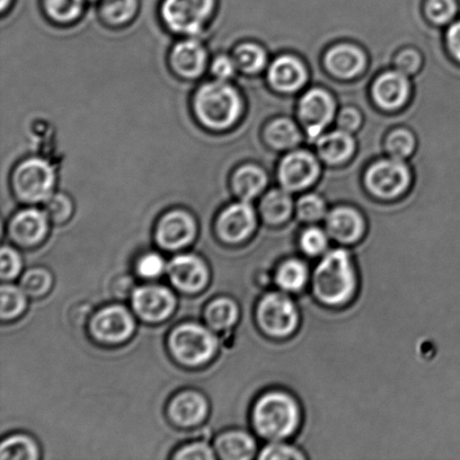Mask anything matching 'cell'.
<instances>
[{
	"mask_svg": "<svg viewBox=\"0 0 460 460\" xmlns=\"http://www.w3.org/2000/svg\"><path fill=\"white\" fill-rule=\"evenodd\" d=\"M191 111L200 128L211 133L226 132L241 119L243 98L230 81L209 80L193 93Z\"/></svg>",
	"mask_w": 460,
	"mask_h": 460,
	"instance_id": "cell-1",
	"label": "cell"
},
{
	"mask_svg": "<svg viewBox=\"0 0 460 460\" xmlns=\"http://www.w3.org/2000/svg\"><path fill=\"white\" fill-rule=\"evenodd\" d=\"M358 279L349 252L337 248L327 252L315 268L313 290L315 299L327 306H341L353 299Z\"/></svg>",
	"mask_w": 460,
	"mask_h": 460,
	"instance_id": "cell-2",
	"label": "cell"
},
{
	"mask_svg": "<svg viewBox=\"0 0 460 460\" xmlns=\"http://www.w3.org/2000/svg\"><path fill=\"white\" fill-rule=\"evenodd\" d=\"M252 426L261 438L286 440L295 435L301 421V409L295 396L282 390L266 392L252 411Z\"/></svg>",
	"mask_w": 460,
	"mask_h": 460,
	"instance_id": "cell-3",
	"label": "cell"
},
{
	"mask_svg": "<svg viewBox=\"0 0 460 460\" xmlns=\"http://www.w3.org/2000/svg\"><path fill=\"white\" fill-rule=\"evenodd\" d=\"M58 172L51 161L29 156L18 162L11 173V188L18 201L34 206L44 204L56 192Z\"/></svg>",
	"mask_w": 460,
	"mask_h": 460,
	"instance_id": "cell-4",
	"label": "cell"
},
{
	"mask_svg": "<svg viewBox=\"0 0 460 460\" xmlns=\"http://www.w3.org/2000/svg\"><path fill=\"white\" fill-rule=\"evenodd\" d=\"M217 0H164L162 24L180 38H198L215 15Z\"/></svg>",
	"mask_w": 460,
	"mask_h": 460,
	"instance_id": "cell-5",
	"label": "cell"
},
{
	"mask_svg": "<svg viewBox=\"0 0 460 460\" xmlns=\"http://www.w3.org/2000/svg\"><path fill=\"white\" fill-rule=\"evenodd\" d=\"M169 349L179 363L195 367L214 358L218 341L208 328L197 323H183L170 333Z\"/></svg>",
	"mask_w": 460,
	"mask_h": 460,
	"instance_id": "cell-6",
	"label": "cell"
},
{
	"mask_svg": "<svg viewBox=\"0 0 460 460\" xmlns=\"http://www.w3.org/2000/svg\"><path fill=\"white\" fill-rule=\"evenodd\" d=\"M256 322L265 335L286 338L296 331L299 311L286 292H270L257 305Z\"/></svg>",
	"mask_w": 460,
	"mask_h": 460,
	"instance_id": "cell-7",
	"label": "cell"
},
{
	"mask_svg": "<svg viewBox=\"0 0 460 460\" xmlns=\"http://www.w3.org/2000/svg\"><path fill=\"white\" fill-rule=\"evenodd\" d=\"M168 65L180 80H199L209 70L208 49L198 38H181L170 49Z\"/></svg>",
	"mask_w": 460,
	"mask_h": 460,
	"instance_id": "cell-8",
	"label": "cell"
},
{
	"mask_svg": "<svg viewBox=\"0 0 460 460\" xmlns=\"http://www.w3.org/2000/svg\"><path fill=\"white\" fill-rule=\"evenodd\" d=\"M411 175L402 160H383L373 164L367 173V186L380 199H394L407 190Z\"/></svg>",
	"mask_w": 460,
	"mask_h": 460,
	"instance_id": "cell-9",
	"label": "cell"
},
{
	"mask_svg": "<svg viewBox=\"0 0 460 460\" xmlns=\"http://www.w3.org/2000/svg\"><path fill=\"white\" fill-rule=\"evenodd\" d=\"M94 340L102 344L117 345L128 341L135 332L132 314L124 306L111 305L99 310L90 323Z\"/></svg>",
	"mask_w": 460,
	"mask_h": 460,
	"instance_id": "cell-10",
	"label": "cell"
},
{
	"mask_svg": "<svg viewBox=\"0 0 460 460\" xmlns=\"http://www.w3.org/2000/svg\"><path fill=\"white\" fill-rule=\"evenodd\" d=\"M257 225L256 213L250 202H234L218 215L215 230L220 241L237 245L245 242L254 233Z\"/></svg>",
	"mask_w": 460,
	"mask_h": 460,
	"instance_id": "cell-11",
	"label": "cell"
},
{
	"mask_svg": "<svg viewBox=\"0 0 460 460\" xmlns=\"http://www.w3.org/2000/svg\"><path fill=\"white\" fill-rule=\"evenodd\" d=\"M198 224L195 216L182 208L168 211L157 222L155 238L160 247L177 251L195 241Z\"/></svg>",
	"mask_w": 460,
	"mask_h": 460,
	"instance_id": "cell-12",
	"label": "cell"
},
{
	"mask_svg": "<svg viewBox=\"0 0 460 460\" xmlns=\"http://www.w3.org/2000/svg\"><path fill=\"white\" fill-rule=\"evenodd\" d=\"M132 305L139 318L147 323H161L173 314L177 300L168 288L146 286L135 288Z\"/></svg>",
	"mask_w": 460,
	"mask_h": 460,
	"instance_id": "cell-13",
	"label": "cell"
},
{
	"mask_svg": "<svg viewBox=\"0 0 460 460\" xmlns=\"http://www.w3.org/2000/svg\"><path fill=\"white\" fill-rule=\"evenodd\" d=\"M49 219L44 209L31 206L17 211L8 224V234L12 241L22 247L39 245L47 237Z\"/></svg>",
	"mask_w": 460,
	"mask_h": 460,
	"instance_id": "cell-14",
	"label": "cell"
},
{
	"mask_svg": "<svg viewBox=\"0 0 460 460\" xmlns=\"http://www.w3.org/2000/svg\"><path fill=\"white\" fill-rule=\"evenodd\" d=\"M171 282L186 293H197L207 287L209 270L204 261L196 255H178L166 264Z\"/></svg>",
	"mask_w": 460,
	"mask_h": 460,
	"instance_id": "cell-15",
	"label": "cell"
},
{
	"mask_svg": "<svg viewBox=\"0 0 460 460\" xmlns=\"http://www.w3.org/2000/svg\"><path fill=\"white\" fill-rule=\"evenodd\" d=\"M299 114L308 137L318 139L323 129L332 120L335 114V103L331 94L323 90L314 89L301 99Z\"/></svg>",
	"mask_w": 460,
	"mask_h": 460,
	"instance_id": "cell-16",
	"label": "cell"
},
{
	"mask_svg": "<svg viewBox=\"0 0 460 460\" xmlns=\"http://www.w3.org/2000/svg\"><path fill=\"white\" fill-rule=\"evenodd\" d=\"M319 164L310 153L293 152L284 157L279 169V182L287 191H300L315 181Z\"/></svg>",
	"mask_w": 460,
	"mask_h": 460,
	"instance_id": "cell-17",
	"label": "cell"
},
{
	"mask_svg": "<svg viewBox=\"0 0 460 460\" xmlns=\"http://www.w3.org/2000/svg\"><path fill=\"white\" fill-rule=\"evenodd\" d=\"M367 229L362 215L349 207H338L326 217V232L341 245H353L359 242Z\"/></svg>",
	"mask_w": 460,
	"mask_h": 460,
	"instance_id": "cell-18",
	"label": "cell"
},
{
	"mask_svg": "<svg viewBox=\"0 0 460 460\" xmlns=\"http://www.w3.org/2000/svg\"><path fill=\"white\" fill-rule=\"evenodd\" d=\"M168 413L174 425L183 428L199 426L208 414V402L199 392L183 391L171 400Z\"/></svg>",
	"mask_w": 460,
	"mask_h": 460,
	"instance_id": "cell-19",
	"label": "cell"
},
{
	"mask_svg": "<svg viewBox=\"0 0 460 460\" xmlns=\"http://www.w3.org/2000/svg\"><path fill=\"white\" fill-rule=\"evenodd\" d=\"M409 93V81L400 71L386 72L378 76L373 85V97L383 110L394 111L402 107Z\"/></svg>",
	"mask_w": 460,
	"mask_h": 460,
	"instance_id": "cell-20",
	"label": "cell"
},
{
	"mask_svg": "<svg viewBox=\"0 0 460 460\" xmlns=\"http://www.w3.org/2000/svg\"><path fill=\"white\" fill-rule=\"evenodd\" d=\"M270 84L282 93L296 92L306 81L305 67L296 58L284 56L272 63L269 71Z\"/></svg>",
	"mask_w": 460,
	"mask_h": 460,
	"instance_id": "cell-21",
	"label": "cell"
},
{
	"mask_svg": "<svg viewBox=\"0 0 460 460\" xmlns=\"http://www.w3.org/2000/svg\"><path fill=\"white\" fill-rule=\"evenodd\" d=\"M268 177L260 166L243 164L234 170L230 177V189L238 200L251 202L263 192Z\"/></svg>",
	"mask_w": 460,
	"mask_h": 460,
	"instance_id": "cell-22",
	"label": "cell"
},
{
	"mask_svg": "<svg viewBox=\"0 0 460 460\" xmlns=\"http://www.w3.org/2000/svg\"><path fill=\"white\" fill-rule=\"evenodd\" d=\"M367 58L353 45H338L327 53L326 66L338 78L349 79L363 71Z\"/></svg>",
	"mask_w": 460,
	"mask_h": 460,
	"instance_id": "cell-23",
	"label": "cell"
},
{
	"mask_svg": "<svg viewBox=\"0 0 460 460\" xmlns=\"http://www.w3.org/2000/svg\"><path fill=\"white\" fill-rule=\"evenodd\" d=\"M215 449L218 456L225 460H248L254 457L257 446L248 432L232 430L217 437Z\"/></svg>",
	"mask_w": 460,
	"mask_h": 460,
	"instance_id": "cell-24",
	"label": "cell"
},
{
	"mask_svg": "<svg viewBox=\"0 0 460 460\" xmlns=\"http://www.w3.org/2000/svg\"><path fill=\"white\" fill-rule=\"evenodd\" d=\"M138 11V0H101L98 17L108 29L120 30L132 24Z\"/></svg>",
	"mask_w": 460,
	"mask_h": 460,
	"instance_id": "cell-25",
	"label": "cell"
},
{
	"mask_svg": "<svg viewBox=\"0 0 460 460\" xmlns=\"http://www.w3.org/2000/svg\"><path fill=\"white\" fill-rule=\"evenodd\" d=\"M317 141L320 156L331 164H344L353 155L355 148L350 133L341 129L322 135Z\"/></svg>",
	"mask_w": 460,
	"mask_h": 460,
	"instance_id": "cell-26",
	"label": "cell"
},
{
	"mask_svg": "<svg viewBox=\"0 0 460 460\" xmlns=\"http://www.w3.org/2000/svg\"><path fill=\"white\" fill-rule=\"evenodd\" d=\"M87 0H42L47 20L58 26H69L83 17Z\"/></svg>",
	"mask_w": 460,
	"mask_h": 460,
	"instance_id": "cell-27",
	"label": "cell"
},
{
	"mask_svg": "<svg viewBox=\"0 0 460 460\" xmlns=\"http://www.w3.org/2000/svg\"><path fill=\"white\" fill-rule=\"evenodd\" d=\"M261 218L272 226L286 223L292 214L293 202L286 189L272 190L263 198L260 206Z\"/></svg>",
	"mask_w": 460,
	"mask_h": 460,
	"instance_id": "cell-28",
	"label": "cell"
},
{
	"mask_svg": "<svg viewBox=\"0 0 460 460\" xmlns=\"http://www.w3.org/2000/svg\"><path fill=\"white\" fill-rule=\"evenodd\" d=\"M309 279L308 266L304 261L290 259L279 265L275 283L286 293L300 292Z\"/></svg>",
	"mask_w": 460,
	"mask_h": 460,
	"instance_id": "cell-29",
	"label": "cell"
},
{
	"mask_svg": "<svg viewBox=\"0 0 460 460\" xmlns=\"http://www.w3.org/2000/svg\"><path fill=\"white\" fill-rule=\"evenodd\" d=\"M239 309L236 302L229 297L211 301L205 311L206 323L216 332H226L237 323Z\"/></svg>",
	"mask_w": 460,
	"mask_h": 460,
	"instance_id": "cell-30",
	"label": "cell"
},
{
	"mask_svg": "<svg viewBox=\"0 0 460 460\" xmlns=\"http://www.w3.org/2000/svg\"><path fill=\"white\" fill-rule=\"evenodd\" d=\"M266 141L278 150H288L299 144L301 135L293 121L281 119L272 121L265 130Z\"/></svg>",
	"mask_w": 460,
	"mask_h": 460,
	"instance_id": "cell-31",
	"label": "cell"
},
{
	"mask_svg": "<svg viewBox=\"0 0 460 460\" xmlns=\"http://www.w3.org/2000/svg\"><path fill=\"white\" fill-rule=\"evenodd\" d=\"M233 58L238 71L246 75L259 74L268 61L264 49L252 43H243L234 48Z\"/></svg>",
	"mask_w": 460,
	"mask_h": 460,
	"instance_id": "cell-32",
	"label": "cell"
},
{
	"mask_svg": "<svg viewBox=\"0 0 460 460\" xmlns=\"http://www.w3.org/2000/svg\"><path fill=\"white\" fill-rule=\"evenodd\" d=\"M39 458V447L31 437L13 435L8 437L0 446L2 460H35Z\"/></svg>",
	"mask_w": 460,
	"mask_h": 460,
	"instance_id": "cell-33",
	"label": "cell"
},
{
	"mask_svg": "<svg viewBox=\"0 0 460 460\" xmlns=\"http://www.w3.org/2000/svg\"><path fill=\"white\" fill-rule=\"evenodd\" d=\"M0 296H2V310L0 317L3 320H12L24 313L27 300L26 293L22 288L13 286V284H4L0 288Z\"/></svg>",
	"mask_w": 460,
	"mask_h": 460,
	"instance_id": "cell-34",
	"label": "cell"
},
{
	"mask_svg": "<svg viewBox=\"0 0 460 460\" xmlns=\"http://www.w3.org/2000/svg\"><path fill=\"white\" fill-rule=\"evenodd\" d=\"M43 205L49 222L56 225L66 223L75 213L74 200L65 192H54Z\"/></svg>",
	"mask_w": 460,
	"mask_h": 460,
	"instance_id": "cell-35",
	"label": "cell"
},
{
	"mask_svg": "<svg viewBox=\"0 0 460 460\" xmlns=\"http://www.w3.org/2000/svg\"><path fill=\"white\" fill-rule=\"evenodd\" d=\"M52 286V275L44 269L29 270L21 279L22 290L30 297H40L47 295Z\"/></svg>",
	"mask_w": 460,
	"mask_h": 460,
	"instance_id": "cell-36",
	"label": "cell"
},
{
	"mask_svg": "<svg viewBox=\"0 0 460 460\" xmlns=\"http://www.w3.org/2000/svg\"><path fill=\"white\" fill-rule=\"evenodd\" d=\"M329 234L318 227H309L302 233L300 247L305 255L314 257L324 254L328 250Z\"/></svg>",
	"mask_w": 460,
	"mask_h": 460,
	"instance_id": "cell-37",
	"label": "cell"
},
{
	"mask_svg": "<svg viewBox=\"0 0 460 460\" xmlns=\"http://www.w3.org/2000/svg\"><path fill=\"white\" fill-rule=\"evenodd\" d=\"M297 217L305 223H317L326 216V205L315 195L302 197L296 205Z\"/></svg>",
	"mask_w": 460,
	"mask_h": 460,
	"instance_id": "cell-38",
	"label": "cell"
},
{
	"mask_svg": "<svg viewBox=\"0 0 460 460\" xmlns=\"http://www.w3.org/2000/svg\"><path fill=\"white\" fill-rule=\"evenodd\" d=\"M414 137L405 129H398L392 133L386 141V150L394 159L403 160L411 155L414 150Z\"/></svg>",
	"mask_w": 460,
	"mask_h": 460,
	"instance_id": "cell-39",
	"label": "cell"
},
{
	"mask_svg": "<svg viewBox=\"0 0 460 460\" xmlns=\"http://www.w3.org/2000/svg\"><path fill=\"white\" fill-rule=\"evenodd\" d=\"M261 460H302L305 456L299 449L281 441H270L259 455Z\"/></svg>",
	"mask_w": 460,
	"mask_h": 460,
	"instance_id": "cell-40",
	"label": "cell"
},
{
	"mask_svg": "<svg viewBox=\"0 0 460 460\" xmlns=\"http://www.w3.org/2000/svg\"><path fill=\"white\" fill-rule=\"evenodd\" d=\"M457 4L455 0H429L427 13L437 24H446L456 15Z\"/></svg>",
	"mask_w": 460,
	"mask_h": 460,
	"instance_id": "cell-41",
	"label": "cell"
},
{
	"mask_svg": "<svg viewBox=\"0 0 460 460\" xmlns=\"http://www.w3.org/2000/svg\"><path fill=\"white\" fill-rule=\"evenodd\" d=\"M0 261H2L0 278H2L4 282L12 281L21 273L22 265L21 255L13 247L3 246Z\"/></svg>",
	"mask_w": 460,
	"mask_h": 460,
	"instance_id": "cell-42",
	"label": "cell"
},
{
	"mask_svg": "<svg viewBox=\"0 0 460 460\" xmlns=\"http://www.w3.org/2000/svg\"><path fill=\"white\" fill-rule=\"evenodd\" d=\"M213 79L220 81H230L238 71L233 56L228 54H218L213 60H210L209 70Z\"/></svg>",
	"mask_w": 460,
	"mask_h": 460,
	"instance_id": "cell-43",
	"label": "cell"
},
{
	"mask_svg": "<svg viewBox=\"0 0 460 460\" xmlns=\"http://www.w3.org/2000/svg\"><path fill=\"white\" fill-rule=\"evenodd\" d=\"M137 269L142 278L151 279L159 278L166 270V264L161 255L148 252L139 259Z\"/></svg>",
	"mask_w": 460,
	"mask_h": 460,
	"instance_id": "cell-44",
	"label": "cell"
},
{
	"mask_svg": "<svg viewBox=\"0 0 460 460\" xmlns=\"http://www.w3.org/2000/svg\"><path fill=\"white\" fill-rule=\"evenodd\" d=\"M214 450L206 443H193L183 446L173 455L179 460H211L215 459Z\"/></svg>",
	"mask_w": 460,
	"mask_h": 460,
	"instance_id": "cell-45",
	"label": "cell"
},
{
	"mask_svg": "<svg viewBox=\"0 0 460 460\" xmlns=\"http://www.w3.org/2000/svg\"><path fill=\"white\" fill-rule=\"evenodd\" d=\"M395 63L401 74L405 75H413L416 74L421 66V58L413 49H407V51L400 54Z\"/></svg>",
	"mask_w": 460,
	"mask_h": 460,
	"instance_id": "cell-46",
	"label": "cell"
},
{
	"mask_svg": "<svg viewBox=\"0 0 460 460\" xmlns=\"http://www.w3.org/2000/svg\"><path fill=\"white\" fill-rule=\"evenodd\" d=\"M360 115L358 111L353 110V108H346V110L341 112L340 117H338V126L341 130H345V132H355L356 129L359 128L360 125Z\"/></svg>",
	"mask_w": 460,
	"mask_h": 460,
	"instance_id": "cell-47",
	"label": "cell"
},
{
	"mask_svg": "<svg viewBox=\"0 0 460 460\" xmlns=\"http://www.w3.org/2000/svg\"><path fill=\"white\" fill-rule=\"evenodd\" d=\"M111 291L117 297H126L133 296L135 291L133 279L128 275H121L112 282Z\"/></svg>",
	"mask_w": 460,
	"mask_h": 460,
	"instance_id": "cell-48",
	"label": "cell"
},
{
	"mask_svg": "<svg viewBox=\"0 0 460 460\" xmlns=\"http://www.w3.org/2000/svg\"><path fill=\"white\" fill-rule=\"evenodd\" d=\"M448 47L453 56L460 62V22L450 27L447 34Z\"/></svg>",
	"mask_w": 460,
	"mask_h": 460,
	"instance_id": "cell-49",
	"label": "cell"
},
{
	"mask_svg": "<svg viewBox=\"0 0 460 460\" xmlns=\"http://www.w3.org/2000/svg\"><path fill=\"white\" fill-rule=\"evenodd\" d=\"M13 0H2V13L7 11L8 7H11Z\"/></svg>",
	"mask_w": 460,
	"mask_h": 460,
	"instance_id": "cell-50",
	"label": "cell"
}]
</instances>
